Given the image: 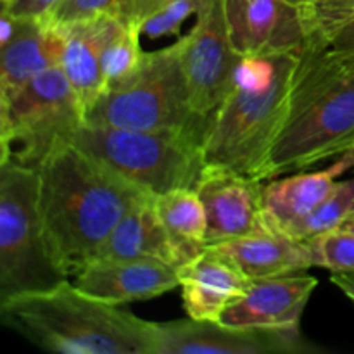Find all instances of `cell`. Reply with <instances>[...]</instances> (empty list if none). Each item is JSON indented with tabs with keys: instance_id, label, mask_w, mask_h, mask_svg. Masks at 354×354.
I'll return each mask as SVG.
<instances>
[{
	"instance_id": "obj_1",
	"label": "cell",
	"mask_w": 354,
	"mask_h": 354,
	"mask_svg": "<svg viewBox=\"0 0 354 354\" xmlns=\"http://www.w3.org/2000/svg\"><path fill=\"white\" fill-rule=\"evenodd\" d=\"M38 211L48 251L68 279L95 259L121 218L152 197L73 142L55 147L40 166Z\"/></svg>"
},
{
	"instance_id": "obj_2",
	"label": "cell",
	"mask_w": 354,
	"mask_h": 354,
	"mask_svg": "<svg viewBox=\"0 0 354 354\" xmlns=\"http://www.w3.org/2000/svg\"><path fill=\"white\" fill-rule=\"evenodd\" d=\"M282 127L270 152L272 178L354 151V59L306 41Z\"/></svg>"
},
{
	"instance_id": "obj_3",
	"label": "cell",
	"mask_w": 354,
	"mask_h": 354,
	"mask_svg": "<svg viewBox=\"0 0 354 354\" xmlns=\"http://www.w3.org/2000/svg\"><path fill=\"white\" fill-rule=\"evenodd\" d=\"M3 324L40 349L62 354H158L159 324L90 297L71 280L0 301Z\"/></svg>"
},
{
	"instance_id": "obj_4",
	"label": "cell",
	"mask_w": 354,
	"mask_h": 354,
	"mask_svg": "<svg viewBox=\"0 0 354 354\" xmlns=\"http://www.w3.org/2000/svg\"><path fill=\"white\" fill-rule=\"evenodd\" d=\"M297 61V52L242 59L230 92L211 118L204 138L206 165L272 180L270 152L286 116Z\"/></svg>"
},
{
	"instance_id": "obj_5",
	"label": "cell",
	"mask_w": 354,
	"mask_h": 354,
	"mask_svg": "<svg viewBox=\"0 0 354 354\" xmlns=\"http://www.w3.org/2000/svg\"><path fill=\"white\" fill-rule=\"evenodd\" d=\"M180 37L168 47L144 52L133 73L104 90L85 114V123L131 130H194L206 135L211 120L192 106Z\"/></svg>"
},
{
	"instance_id": "obj_6",
	"label": "cell",
	"mask_w": 354,
	"mask_h": 354,
	"mask_svg": "<svg viewBox=\"0 0 354 354\" xmlns=\"http://www.w3.org/2000/svg\"><path fill=\"white\" fill-rule=\"evenodd\" d=\"M204 138L206 135L194 130H131L83 123L71 142L151 196H161L196 189L206 168Z\"/></svg>"
},
{
	"instance_id": "obj_7",
	"label": "cell",
	"mask_w": 354,
	"mask_h": 354,
	"mask_svg": "<svg viewBox=\"0 0 354 354\" xmlns=\"http://www.w3.org/2000/svg\"><path fill=\"white\" fill-rule=\"evenodd\" d=\"M85 123V111L61 66L0 97V165L16 162L37 169L59 147L71 142Z\"/></svg>"
},
{
	"instance_id": "obj_8",
	"label": "cell",
	"mask_w": 354,
	"mask_h": 354,
	"mask_svg": "<svg viewBox=\"0 0 354 354\" xmlns=\"http://www.w3.org/2000/svg\"><path fill=\"white\" fill-rule=\"evenodd\" d=\"M68 280L48 251L35 168L0 165V301Z\"/></svg>"
},
{
	"instance_id": "obj_9",
	"label": "cell",
	"mask_w": 354,
	"mask_h": 354,
	"mask_svg": "<svg viewBox=\"0 0 354 354\" xmlns=\"http://www.w3.org/2000/svg\"><path fill=\"white\" fill-rule=\"evenodd\" d=\"M182 38V66L192 106L201 116L213 118L230 92L242 62L232 47L223 0H209L197 14L189 35Z\"/></svg>"
},
{
	"instance_id": "obj_10",
	"label": "cell",
	"mask_w": 354,
	"mask_h": 354,
	"mask_svg": "<svg viewBox=\"0 0 354 354\" xmlns=\"http://www.w3.org/2000/svg\"><path fill=\"white\" fill-rule=\"evenodd\" d=\"M311 344L299 327L242 328L220 322L176 320L159 324L158 354H308Z\"/></svg>"
},
{
	"instance_id": "obj_11",
	"label": "cell",
	"mask_w": 354,
	"mask_h": 354,
	"mask_svg": "<svg viewBox=\"0 0 354 354\" xmlns=\"http://www.w3.org/2000/svg\"><path fill=\"white\" fill-rule=\"evenodd\" d=\"M261 180L206 165L196 192L206 213V248L230 239L272 232Z\"/></svg>"
},
{
	"instance_id": "obj_12",
	"label": "cell",
	"mask_w": 354,
	"mask_h": 354,
	"mask_svg": "<svg viewBox=\"0 0 354 354\" xmlns=\"http://www.w3.org/2000/svg\"><path fill=\"white\" fill-rule=\"evenodd\" d=\"M232 47L241 57L299 52L306 44L299 9L286 0H223Z\"/></svg>"
},
{
	"instance_id": "obj_13",
	"label": "cell",
	"mask_w": 354,
	"mask_h": 354,
	"mask_svg": "<svg viewBox=\"0 0 354 354\" xmlns=\"http://www.w3.org/2000/svg\"><path fill=\"white\" fill-rule=\"evenodd\" d=\"M69 280L86 296L116 306L152 299L180 286L175 266L145 258H95Z\"/></svg>"
},
{
	"instance_id": "obj_14",
	"label": "cell",
	"mask_w": 354,
	"mask_h": 354,
	"mask_svg": "<svg viewBox=\"0 0 354 354\" xmlns=\"http://www.w3.org/2000/svg\"><path fill=\"white\" fill-rule=\"evenodd\" d=\"M318 280L304 272L251 280L249 289L221 313L220 324L242 328L299 327Z\"/></svg>"
},
{
	"instance_id": "obj_15",
	"label": "cell",
	"mask_w": 354,
	"mask_h": 354,
	"mask_svg": "<svg viewBox=\"0 0 354 354\" xmlns=\"http://www.w3.org/2000/svg\"><path fill=\"white\" fill-rule=\"evenodd\" d=\"M183 308L197 322H220L221 313L251 286V279L211 249L178 268Z\"/></svg>"
},
{
	"instance_id": "obj_16",
	"label": "cell",
	"mask_w": 354,
	"mask_h": 354,
	"mask_svg": "<svg viewBox=\"0 0 354 354\" xmlns=\"http://www.w3.org/2000/svg\"><path fill=\"white\" fill-rule=\"evenodd\" d=\"M62 52L64 28L47 19L17 17L12 38L0 47V97H9L41 71L61 66Z\"/></svg>"
},
{
	"instance_id": "obj_17",
	"label": "cell",
	"mask_w": 354,
	"mask_h": 354,
	"mask_svg": "<svg viewBox=\"0 0 354 354\" xmlns=\"http://www.w3.org/2000/svg\"><path fill=\"white\" fill-rule=\"evenodd\" d=\"M206 249L227 259L251 280L306 272L315 266L308 242L279 230L230 239Z\"/></svg>"
},
{
	"instance_id": "obj_18",
	"label": "cell",
	"mask_w": 354,
	"mask_h": 354,
	"mask_svg": "<svg viewBox=\"0 0 354 354\" xmlns=\"http://www.w3.org/2000/svg\"><path fill=\"white\" fill-rule=\"evenodd\" d=\"M118 17L114 14L64 26V52L61 68L78 95L85 114L106 90L102 48Z\"/></svg>"
},
{
	"instance_id": "obj_19",
	"label": "cell",
	"mask_w": 354,
	"mask_h": 354,
	"mask_svg": "<svg viewBox=\"0 0 354 354\" xmlns=\"http://www.w3.org/2000/svg\"><path fill=\"white\" fill-rule=\"evenodd\" d=\"M354 166V151L341 156L328 168L313 173L277 176L263 185L266 214L273 230L282 232L294 221L310 214L334 190L337 176Z\"/></svg>"
},
{
	"instance_id": "obj_20",
	"label": "cell",
	"mask_w": 354,
	"mask_h": 354,
	"mask_svg": "<svg viewBox=\"0 0 354 354\" xmlns=\"http://www.w3.org/2000/svg\"><path fill=\"white\" fill-rule=\"evenodd\" d=\"M97 258L159 259L176 270L183 259L154 207V196L135 204L114 227Z\"/></svg>"
},
{
	"instance_id": "obj_21",
	"label": "cell",
	"mask_w": 354,
	"mask_h": 354,
	"mask_svg": "<svg viewBox=\"0 0 354 354\" xmlns=\"http://www.w3.org/2000/svg\"><path fill=\"white\" fill-rule=\"evenodd\" d=\"M154 207L183 265L206 251V213L196 189H176L154 196Z\"/></svg>"
},
{
	"instance_id": "obj_22",
	"label": "cell",
	"mask_w": 354,
	"mask_h": 354,
	"mask_svg": "<svg viewBox=\"0 0 354 354\" xmlns=\"http://www.w3.org/2000/svg\"><path fill=\"white\" fill-rule=\"evenodd\" d=\"M354 214V178L335 183L334 190L301 220L283 228L289 237L306 241L325 232L335 230Z\"/></svg>"
},
{
	"instance_id": "obj_23",
	"label": "cell",
	"mask_w": 354,
	"mask_h": 354,
	"mask_svg": "<svg viewBox=\"0 0 354 354\" xmlns=\"http://www.w3.org/2000/svg\"><path fill=\"white\" fill-rule=\"evenodd\" d=\"M140 26L116 19L102 48V73L106 88L135 71L144 55V50L140 48Z\"/></svg>"
},
{
	"instance_id": "obj_24",
	"label": "cell",
	"mask_w": 354,
	"mask_h": 354,
	"mask_svg": "<svg viewBox=\"0 0 354 354\" xmlns=\"http://www.w3.org/2000/svg\"><path fill=\"white\" fill-rule=\"evenodd\" d=\"M306 41L328 45L342 26L354 19V0H310L299 7Z\"/></svg>"
},
{
	"instance_id": "obj_25",
	"label": "cell",
	"mask_w": 354,
	"mask_h": 354,
	"mask_svg": "<svg viewBox=\"0 0 354 354\" xmlns=\"http://www.w3.org/2000/svg\"><path fill=\"white\" fill-rule=\"evenodd\" d=\"M315 266L332 273H354V232L339 227L317 237L306 239Z\"/></svg>"
},
{
	"instance_id": "obj_26",
	"label": "cell",
	"mask_w": 354,
	"mask_h": 354,
	"mask_svg": "<svg viewBox=\"0 0 354 354\" xmlns=\"http://www.w3.org/2000/svg\"><path fill=\"white\" fill-rule=\"evenodd\" d=\"M207 2L209 0H168V3L159 12H156L142 24V35L152 40L169 37V35L178 37L183 23L192 14L197 16Z\"/></svg>"
},
{
	"instance_id": "obj_27",
	"label": "cell",
	"mask_w": 354,
	"mask_h": 354,
	"mask_svg": "<svg viewBox=\"0 0 354 354\" xmlns=\"http://www.w3.org/2000/svg\"><path fill=\"white\" fill-rule=\"evenodd\" d=\"M114 6H116V0H59L57 6L44 19L55 26L64 28L80 21L113 14Z\"/></svg>"
},
{
	"instance_id": "obj_28",
	"label": "cell",
	"mask_w": 354,
	"mask_h": 354,
	"mask_svg": "<svg viewBox=\"0 0 354 354\" xmlns=\"http://www.w3.org/2000/svg\"><path fill=\"white\" fill-rule=\"evenodd\" d=\"M168 0H116L113 14L127 24L142 26L145 21L162 9Z\"/></svg>"
},
{
	"instance_id": "obj_29",
	"label": "cell",
	"mask_w": 354,
	"mask_h": 354,
	"mask_svg": "<svg viewBox=\"0 0 354 354\" xmlns=\"http://www.w3.org/2000/svg\"><path fill=\"white\" fill-rule=\"evenodd\" d=\"M59 0H9L2 6L3 12L16 17H35L44 19L57 6Z\"/></svg>"
},
{
	"instance_id": "obj_30",
	"label": "cell",
	"mask_w": 354,
	"mask_h": 354,
	"mask_svg": "<svg viewBox=\"0 0 354 354\" xmlns=\"http://www.w3.org/2000/svg\"><path fill=\"white\" fill-rule=\"evenodd\" d=\"M327 47L337 52V54L348 55V57L354 59V19L349 21L346 26H342L334 35V38H332Z\"/></svg>"
},
{
	"instance_id": "obj_31",
	"label": "cell",
	"mask_w": 354,
	"mask_h": 354,
	"mask_svg": "<svg viewBox=\"0 0 354 354\" xmlns=\"http://www.w3.org/2000/svg\"><path fill=\"white\" fill-rule=\"evenodd\" d=\"M332 283L354 303V273H332Z\"/></svg>"
},
{
	"instance_id": "obj_32",
	"label": "cell",
	"mask_w": 354,
	"mask_h": 354,
	"mask_svg": "<svg viewBox=\"0 0 354 354\" xmlns=\"http://www.w3.org/2000/svg\"><path fill=\"white\" fill-rule=\"evenodd\" d=\"M342 228H346V230H351V232H354V214L351 218H348V220L344 221V223L341 225Z\"/></svg>"
},
{
	"instance_id": "obj_33",
	"label": "cell",
	"mask_w": 354,
	"mask_h": 354,
	"mask_svg": "<svg viewBox=\"0 0 354 354\" xmlns=\"http://www.w3.org/2000/svg\"><path fill=\"white\" fill-rule=\"evenodd\" d=\"M286 2L289 3V6L297 7V9H299V7H303L304 3H308V2H310V0H286Z\"/></svg>"
},
{
	"instance_id": "obj_34",
	"label": "cell",
	"mask_w": 354,
	"mask_h": 354,
	"mask_svg": "<svg viewBox=\"0 0 354 354\" xmlns=\"http://www.w3.org/2000/svg\"><path fill=\"white\" fill-rule=\"evenodd\" d=\"M7 2H9V0H0V3H2V6H6Z\"/></svg>"
}]
</instances>
